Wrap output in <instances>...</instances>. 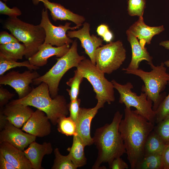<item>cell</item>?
Wrapping results in <instances>:
<instances>
[{
	"instance_id": "36",
	"label": "cell",
	"mask_w": 169,
	"mask_h": 169,
	"mask_svg": "<svg viewBox=\"0 0 169 169\" xmlns=\"http://www.w3.org/2000/svg\"><path fill=\"white\" fill-rule=\"evenodd\" d=\"M15 94L9 92L3 87L0 88V106L3 107L8 103L9 100Z\"/></svg>"
},
{
	"instance_id": "30",
	"label": "cell",
	"mask_w": 169,
	"mask_h": 169,
	"mask_svg": "<svg viewBox=\"0 0 169 169\" xmlns=\"http://www.w3.org/2000/svg\"><path fill=\"white\" fill-rule=\"evenodd\" d=\"M84 78L76 69L74 71V75L66 82L70 89H67L71 100H74L78 98L79 92L80 85Z\"/></svg>"
},
{
	"instance_id": "10",
	"label": "cell",
	"mask_w": 169,
	"mask_h": 169,
	"mask_svg": "<svg viewBox=\"0 0 169 169\" xmlns=\"http://www.w3.org/2000/svg\"><path fill=\"white\" fill-rule=\"evenodd\" d=\"M44 29L45 38L44 43L50 44L59 47L65 44L70 45L73 41L67 35L69 30H73L78 29L81 26L76 25L70 26L71 23L66 22L64 25L55 26L51 22L49 16L48 9H43L41 14V20L39 24Z\"/></svg>"
},
{
	"instance_id": "2",
	"label": "cell",
	"mask_w": 169,
	"mask_h": 169,
	"mask_svg": "<svg viewBox=\"0 0 169 169\" xmlns=\"http://www.w3.org/2000/svg\"><path fill=\"white\" fill-rule=\"evenodd\" d=\"M122 117L123 114L117 111L110 124H106L96 130L92 138L98 150V154L92 169L100 168V166L104 163H107L109 165L115 159L126 153L119 131Z\"/></svg>"
},
{
	"instance_id": "43",
	"label": "cell",
	"mask_w": 169,
	"mask_h": 169,
	"mask_svg": "<svg viewBox=\"0 0 169 169\" xmlns=\"http://www.w3.org/2000/svg\"><path fill=\"white\" fill-rule=\"evenodd\" d=\"M113 37V33L109 30L102 37L103 40L110 43L111 42Z\"/></svg>"
},
{
	"instance_id": "11",
	"label": "cell",
	"mask_w": 169,
	"mask_h": 169,
	"mask_svg": "<svg viewBox=\"0 0 169 169\" xmlns=\"http://www.w3.org/2000/svg\"><path fill=\"white\" fill-rule=\"evenodd\" d=\"M40 75L36 71L29 70L22 73L12 71L0 76V85H8L13 88L18 95V99L24 97L31 91L29 86L35 79Z\"/></svg>"
},
{
	"instance_id": "26",
	"label": "cell",
	"mask_w": 169,
	"mask_h": 169,
	"mask_svg": "<svg viewBox=\"0 0 169 169\" xmlns=\"http://www.w3.org/2000/svg\"><path fill=\"white\" fill-rule=\"evenodd\" d=\"M21 67H26L31 70H35L39 69V67L31 64L28 60L18 62L0 53V75L3 74L6 72L11 69Z\"/></svg>"
},
{
	"instance_id": "6",
	"label": "cell",
	"mask_w": 169,
	"mask_h": 169,
	"mask_svg": "<svg viewBox=\"0 0 169 169\" xmlns=\"http://www.w3.org/2000/svg\"><path fill=\"white\" fill-rule=\"evenodd\" d=\"M4 27L25 46L24 56L28 59L38 51L45 38L44 29L39 24L34 25L25 22L17 18H9Z\"/></svg>"
},
{
	"instance_id": "22",
	"label": "cell",
	"mask_w": 169,
	"mask_h": 169,
	"mask_svg": "<svg viewBox=\"0 0 169 169\" xmlns=\"http://www.w3.org/2000/svg\"><path fill=\"white\" fill-rule=\"evenodd\" d=\"M53 149L50 142L39 144L33 141L23 151L24 154L30 162L33 169H42V162L44 156L52 153Z\"/></svg>"
},
{
	"instance_id": "18",
	"label": "cell",
	"mask_w": 169,
	"mask_h": 169,
	"mask_svg": "<svg viewBox=\"0 0 169 169\" xmlns=\"http://www.w3.org/2000/svg\"><path fill=\"white\" fill-rule=\"evenodd\" d=\"M0 144V153L16 169H33L23 151L7 142Z\"/></svg>"
},
{
	"instance_id": "1",
	"label": "cell",
	"mask_w": 169,
	"mask_h": 169,
	"mask_svg": "<svg viewBox=\"0 0 169 169\" xmlns=\"http://www.w3.org/2000/svg\"><path fill=\"white\" fill-rule=\"evenodd\" d=\"M125 116L119 126V131L126 151L131 169H135L144 156L145 142L155 124L148 121L131 108L125 107Z\"/></svg>"
},
{
	"instance_id": "3",
	"label": "cell",
	"mask_w": 169,
	"mask_h": 169,
	"mask_svg": "<svg viewBox=\"0 0 169 169\" xmlns=\"http://www.w3.org/2000/svg\"><path fill=\"white\" fill-rule=\"evenodd\" d=\"M8 104H20L32 106L44 112L52 124L55 125L61 117L67 116L69 113L68 104L64 97L58 95L51 97L47 84L42 82L33 88L27 95L21 99L12 100Z\"/></svg>"
},
{
	"instance_id": "21",
	"label": "cell",
	"mask_w": 169,
	"mask_h": 169,
	"mask_svg": "<svg viewBox=\"0 0 169 169\" xmlns=\"http://www.w3.org/2000/svg\"><path fill=\"white\" fill-rule=\"evenodd\" d=\"M165 30L163 25L150 27L144 22L143 17H139L138 20L127 30L136 37L140 39V43L145 46L146 43L151 44L152 37Z\"/></svg>"
},
{
	"instance_id": "33",
	"label": "cell",
	"mask_w": 169,
	"mask_h": 169,
	"mask_svg": "<svg viewBox=\"0 0 169 169\" xmlns=\"http://www.w3.org/2000/svg\"><path fill=\"white\" fill-rule=\"evenodd\" d=\"M168 84L169 85V81ZM155 112V123L157 124L169 117V93L160 103Z\"/></svg>"
},
{
	"instance_id": "29",
	"label": "cell",
	"mask_w": 169,
	"mask_h": 169,
	"mask_svg": "<svg viewBox=\"0 0 169 169\" xmlns=\"http://www.w3.org/2000/svg\"><path fill=\"white\" fill-rule=\"evenodd\" d=\"M57 125L58 131L62 134L67 136L77 134L76 123L69 116L61 117Z\"/></svg>"
},
{
	"instance_id": "20",
	"label": "cell",
	"mask_w": 169,
	"mask_h": 169,
	"mask_svg": "<svg viewBox=\"0 0 169 169\" xmlns=\"http://www.w3.org/2000/svg\"><path fill=\"white\" fill-rule=\"evenodd\" d=\"M126 34L127 40L131 46L132 58L126 69L130 70L138 69L140 63L143 60L147 61L148 64L153 63V57L150 55L145 46L141 44L137 38L127 30Z\"/></svg>"
},
{
	"instance_id": "42",
	"label": "cell",
	"mask_w": 169,
	"mask_h": 169,
	"mask_svg": "<svg viewBox=\"0 0 169 169\" xmlns=\"http://www.w3.org/2000/svg\"><path fill=\"white\" fill-rule=\"evenodd\" d=\"M3 107H0V130L4 129L8 121L3 112Z\"/></svg>"
},
{
	"instance_id": "25",
	"label": "cell",
	"mask_w": 169,
	"mask_h": 169,
	"mask_svg": "<svg viewBox=\"0 0 169 169\" xmlns=\"http://www.w3.org/2000/svg\"><path fill=\"white\" fill-rule=\"evenodd\" d=\"M25 49L24 45L19 42L0 45V53L16 61L23 58Z\"/></svg>"
},
{
	"instance_id": "31",
	"label": "cell",
	"mask_w": 169,
	"mask_h": 169,
	"mask_svg": "<svg viewBox=\"0 0 169 169\" xmlns=\"http://www.w3.org/2000/svg\"><path fill=\"white\" fill-rule=\"evenodd\" d=\"M153 130L166 145L169 143V117L154 125Z\"/></svg>"
},
{
	"instance_id": "12",
	"label": "cell",
	"mask_w": 169,
	"mask_h": 169,
	"mask_svg": "<svg viewBox=\"0 0 169 169\" xmlns=\"http://www.w3.org/2000/svg\"><path fill=\"white\" fill-rule=\"evenodd\" d=\"M90 24L84 22L81 28L77 30L68 31L67 36L70 38H77L80 40L81 46L89 57L92 63L96 65L95 54L96 50L102 45L103 39L96 35L90 34Z\"/></svg>"
},
{
	"instance_id": "4",
	"label": "cell",
	"mask_w": 169,
	"mask_h": 169,
	"mask_svg": "<svg viewBox=\"0 0 169 169\" xmlns=\"http://www.w3.org/2000/svg\"><path fill=\"white\" fill-rule=\"evenodd\" d=\"M151 70L146 72L141 69H128L123 68L122 70L127 74H132L139 77L143 81L141 91L145 93L147 98L153 103L152 108L155 112L159 105L166 96V93L162 92L165 90L169 81V74L164 63L155 66L153 63L149 64Z\"/></svg>"
},
{
	"instance_id": "39",
	"label": "cell",
	"mask_w": 169,
	"mask_h": 169,
	"mask_svg": "<svg viewBox=\"0 0 169 169\" xmlns=\"http://www.w3.org/2000/svg\"><path fill=\"white\" fill-rule=\"evenodd\" d=\"M161 156L164 169H169V143L166 145Z\"/></svg>"
},
{
	"instance_id": "8",
	"label": "cell",
	"mask_w": 169,
	"mask_h": 169,
	"mask_svg": "<svg viewBox=\"0 0 169 169\" xmlns=\"http://www.w3.org/2000/svg\"><path fill=\"white\" fill-rule=\"evenodd\" d=\"M111 82L115 89L120 94L119 102L124 104L125 107H131L136 108V112L146 119L148 121L155 124L156 120V114L153 110L152 101L147 98V95L141 92L139 95L132 91L133 84L130 82L124 84H121L114 79Z\"/></svg>"
},
{
	"instance_id": "45",
	"label": "cell",
	"mask_w": 169,
	"mask_h": 169,
	"mask_svg": "<svg viewBox=\"0 0 169 169\" xmlns=\"http://www.w3.org/2000/svg\"><path fill=\"white\" fill-rule=\"evenodd\" d=\"M165 65L168 67H169V60H167L164 62Z\"/></svg>"
},
{
	"instance_id": "14",
	"label": "cell",
	"mask_w": 169,
	"mask_h": 169,
	"mask_svg": "<svg viewBox=\"0 0 169 169\" xmlns=\"http://www.w3.org/2000/svg\"><path fill=\"white\" fill-rule=\"evenodd\" d=\"M103 107L97 103L92 108L80 107L78 116L76 122V133L83 141L85 146L94 143L90 135L91 123L93 119L100 108Z\"/></svg>"
},
{
	"instance_id": "9",
	"label": "cell",
	"mask_w": 169,
	"mask_h": 169,
	"mask_svg": "<svg viewBox=\"0 0 169 169\" xmlns=\"http://www.w3.org/2000/svg\"><path fill=\"white\" fill-rule=\"evenodd\" d=\"M126 52L120 40L102 45L95 52L96 66L104 73L110 74L123 64L126 58Z\"/></svg>"
},
{
	"instance_id": "40",
	"label": "cell",
	"mask_w": 169,
	"mask_h": 169,
	"mask_svg": "<svg viewBox=\"0 0 169 169\" xmlns=\"http://www.w3.org/2000/svg\"><path fill=\"white\" fill-rule=\"evenodd\" d=\"M0 169H16L0 153Z\"/></svg>"
},
{
	"instance_id": "44",
	"label": "cell",
	"mask_w": 169,
	"mask_h": 169,
	"mask_svg": "<svg viewBox=\"0 0 169 169\" xmlns=\"http://www.w3.org/2000/svg\"><path fill=\"white\" fill-rule=\"evenodd\" d=\"M159 45L169 50V40L161 41Z\"/></svg>"
},
{
	"instance_id": "13",
	"label": "cell",
	"mask_w": 169,
	"mask_h": 169,
	"mask_svg": "<svg viewBox=\"0 0 169 169\" xmlns=\"http://www.w3.org/2000/svg\"><path fill=\"white\" fill-rule=\"evenodd\" d=\"M36 137L16 127L8 121L0 133V143L6 142L23 151L31 143L35 141Z\"/></svg>"
},
{
	"instance_id": "5",
	"label": "cell",
	"mask_w": 169,
	"mask_h": 169,
	"mask_svg": "<svg viewBox=\"0 0 169 169\" xmlns=\"http://www.w3.org/2000/svg\"><path fill=\"white\" fill-rule=\"evenodd\" d=\"M77 48V42L75 39L68 52L62 57L56 58V63L45 74L34 79L33 84L46 83L51 97H55L58 95L59 85L64 75L71 68L77 67L79 63L86 58L84 55L79 54Z\"/></svg>"
},
{
	"instance_id": "34",
	"label": "cell",
	"mask_w": 169,
	"mask_h": 169,
	"mask_svg": "<svg viewBox=\"0 0 169 169\" xmlns=\"http://www.w3.org/2000/svg\"><path fill=\"white\" fill-rule=\"evenodd\" d=\"M0 13L8 15L9 18H17L22 14L21 10L17 7L10 8L1 0L0 1Z\"/></svg>"
},
{
	"instance_id": "17",
	"label": "cell",
	"mask_w": 169,
	"mask_h": 169,
	"mask_svg": "<svg viewBox=\"0 0 169 169\" xmlns=\"http://www.w3.org/2000/svg\"><path fill=\"white\" fill-rule=\"evenodd\" d=\"M53 46L44 43L40 45L38 51L28 59L30 64L38 67L44 66L47 64L49 58L54 56L61 57L68 52L70 48V45L68 44L59 47Z\"/></svg>"
},
{
	"instance_id": "15",
	"label": "cell",
	"mask_w": 169,
	"mask_h": 169,
	"mask_svg": "<svg viewBox=\"0 0 169 169\" xmlns=\"http://www.w3.org/2000/svg\"><path fill=\"white\" fill-rule=\"evenodd\" d=\"M49 119L43 111L37 109L22 127V130L36 137H43L51 132Z\"/></svg>"
},
{
	"instance_id": "24",
	"label": "cell",
	"mask_w": 169,
	"mask_h": 169,
	"mask_svg": "<svg viewBox=\"0 0 169 169\" xmlns=\"http://www.w3.org/2000/svg\"><path fill=\"white\" fill-rule=\"evenodd\" d=\"M166 144L153 130L149 134L144 146V155L155 154L161 155Z\"/></svg>"
},
{
	"instance_id": "19",
	"label": "cell",
	"mask_w": 169,
	"mask_h": 169,
	"mask_svg": "<svg viewBox=\"0 0 169 169\" xmlns=\"http://www.w3.org/2000/svg\"><path fill=\"white\" fill-rule=\"evenodd\" d=\"M34 111L29 107L22 104L8 103L3 112L8 121L18 128L22 127Z\"/></svg>"
},
{
	"instance_id": "23",
	"label": "cell",
	"mask_w": 169,
	"mask_h": 169,
	"mask_svg": "<svg viewBox=\"0 0 169 169\" xmlns=\"http://www.w3.org/2000/svg\"><path fill=\"white\" fill-rule=\"evenodd\" d=\"M85 146L80 137L76 134L73 136L72 146L67 149L69 152L68 155L77 168L83 166L87 163V159L84 152Z\"/></svg>"
},
{
	"instance_id": "37",
	"label": "cell",
	"mask_w": 169,
	"mask_h": 169,
	"mask_svg": "<svg viewBox=\"0 0 169 169\" xmlns=\"http://www.w3.org/2000/svg\"><path fill=\"white\" fill-rule=\"evenodd\" d=\"M18 42L19 40L12 34L4 31L0 32V45Z\"/></svg>"
},
{
	"instance_id": "28",
	"label": "cell",
	"mask_w": 169,
	"mask_h": 169,
	"mask_svg": "<svg viewBox=\"0 0 169 169\" xmlns=\"http://www.w3.org/2000/svg\"><path fill=\"white\" fill-rule=\"evenodd\" d=\"M55 159L52 169H76L78 168L73 163L69 155H62L59 149L55 148L54 150Z\"/></svg>"
},
{
	"instance_id": "27",
	"label": "cell",
	"mask_w": 169,
	"mask_h": 169,
	"mask_svg": "<svg viewBox=\"0 0 169 169\" xmlns=\"http://www.w3.org/2000/svg\"><path fill=\"white\" fill-rule=\"evenodd\" d=\"M135 169H164L161 155L155 154L144 155Z\"/></svg>"
},
{
	"instance_id": "41",
	"label": "cell",
	"mask_w": 169,
	"mask_h": 169,
	"mask_svg": "<svg viewBox=\"0 0 169 169\" xmlns=\"http://www.w3.org/2000/svg\"><path fill=\"white\" fill-rule=\"evenodd\" d=\"M109 30V29L107 25L101 24L97 27L96 32L99 36L102 37Z\"/></svg>"
},
{
	"instance_id": "32",
	"label": "cell",
	"mask_w": 169,
	"mask_h": 169,
	"mask_svg": "<svg viewBox=\"0 0 169 169\" xmlns=\"http://www.w3.org/2000/svg\"><path fill=\"white\" fill-rule=\"evenodd\" d=\"M145 0H129L128 11L131 16L143 17L145 8Z\"/></svg>"
},
{
	"instance_id": "46",
	"label": "cell",
	"mask_w": 169,
	"mask_h": 169,
	"mask_svg": "<svg viewBox=\"0 0 169 169\" xmlns=\"http://www.w3.org/2000/svg\"><path fill=\"white\" fill-rule=\"evenodd\" d=\"M3 0L6 2H7L8 0Z\"/></svg>"
},
{
	"instance_id": "16",
	"label": "cell",
	"mask_w": 169,
	"mask_h": 169,
	"mask_svg": "<svg viewBox=\"0 0 169 169\" xmlns=\"http://www.w3.org/2000/svg\"><path fill=\"white\" fill-rule=\"evenodd\" d=\"M32 2L34 5L42 2L45 8L50 11L52 18L55 22L69 20L76 25L81 26L85 21V18L83 16L73 13L59 4L51 2L49 0H32Z\"/></svg>"
},
{
	"instance_id": "7",
	"label": "cell",
	"mask_w": 169,
	"mask_h": 169,
	"mask_svg": "<svg viewBox=\"0 0 169 169\" xmlns=\"http://www.w3.org/2000/svg\"><path fill=\"white\" fill-rule=\"evenodd\" d=\"M77 69L92 85L98 103L103 107L105 103L110 104L115 101L113 83L105 78V73L99 70L90 59L85 58L81 61Z\"/></svg>"
},
{
	"instance_id": "35",
	"label": "cell",
	"mask_w": 169,
	"mask_h": 169,
	"mask_svg": "<svg viewBox=\"0 0 169 169\" xmlns=\"http://www.w3.org/2000/svg\"><path fill=\"white\" fill-rule=\"evenodd\" d=\"M80 100L77 98L74 100H71L68 104V109L70 113L69 117L75 123L78 118L80 110Z\"/></svg>"
},
{
	"instance_id": "38",
	"label": "cell",
	"mask_w": 169,
	"mask_h": 169,
	"mask_svg": "<svg viewBox=\"0 0 169 169\" xmlns=\"http://www.w3.org/2000/svg\"><path fill=\"white\" fill-rule=\"evenodd\" d=\"M109 165V168L111 169H127L129 168L127 164L120 157L115 159Z\"/></svg>"
}]
</instances>
